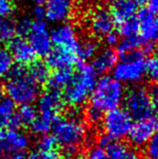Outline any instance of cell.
I'll return each instance as SVG.
<instances>
[{
    "label": "cell",
    "instance_id": "cell-1",
    "mask_svg": "<svg viewBox=\"0 0 158 159\" xmlns=\"http://www.w3.org/2000/svg\"><path fill=\"white\" fill-rule=\"evenodd\" d=\"M52 137L56 145L69 155L76 154L88 138V128L78 114L60 117L52 125Z\"/></svg>",
    "mask_w": 158,
    "mask_h": 159
},
{
    "label": "cell",
    "instance_id": "cell-2",
    "mask_svg": "<svg viewBox=\"0 0 158 159\" xmlns=\"http://www.w3.org/2000/svg\"><path fill=\"white\" fill-rule=\"evenodd\" d=\"M3 89L7 98L20 106L32 104L37 101L40 95V85L32 79L24 66L12 69Z\"/></svg>",
    "mask_w": 158,
    "mask_h": 159
},
{
    "label": "cell",
    "instance_id": "cell-3",
    "mask_svg": "<svg viewBox=\"0 0 158 159\" xmlns=\"http://www.w3.org/2000/svg\"><path fill=\"white\" fill-rule=\"evenodd\" d=\"M97 73L92 66L80 62L78 65L77 73L65 88L63 95L64 101L70 107L78 108L88 101L97 83Z\"/></svg>",
    "mask_w": 158,
    "mask_h": 159
},
{
    "label": "cell",
    "instance_id": "cell-4",
    "mask_svg": "<svg viewBox=\"0 0 158 159\" xmlns=\"http://www.w3.org/2000/svg\"><path fill=\"white\" fill-rule=\"evenodd\" d=\"M125 98L123 85L113 77L100 78L90 97V105L101 113H107L119 108Z\"/></svg>",
    "mask_w": 158,
    "mask_h": 159
},
{
    "label": "cell",
    "instance_id": "cell-5",
    "mask_svg": "<svg viewBox=\"0 0 158 159\" xmlns=\"http://www.w3.org/2000/svg\"><path fill=\"white\" fill-rule=\"evenodd\" d=\"M146 60L140 52H134L123 56L113 69V78L126 85H135L145 76Z\"/></svg>",
    "mask_w": 158,
    "mask_h": 159
},
{
    "label": "cell",
    "instance_id": "cell-6",
    "mask_svg": "<svg viewBox=\"0 0 158 159\" xmlns=\"http://www.w3.org/2000/svg\"><path fill=\"white\" fill-rule=\"evenodd\" d=\"M103 140L106 142H119L128 137L133 125V118L125 109L117 108L107 112L102 119Z\"/></svg>",
    "mask_w": 158,
    "mask_h": 159
},
{
    "label": "cell",
    "instance_id": "cell-7",
    "mask_svg": "<svg viewBox=\"0 0 158 159\" xmlns=\"http://www.w3.org/2000/svg\"><path fill=\"white\" fill-rule=\"evenodd\" d=\"M124 103L128 114L136 120L150 116L154 111L150 92L143 87H134L131 89L125 94Z\"/></svg>",
    "mask_w": 158,
    "mask_h": 159
},
{
    "label": "cell",
    "instance_id": "cell-8",
    "mask_svg": "<svg viewBox=\"0 0 158 159\" xmlns=\"http://www.w3.org/2000/svg\"><path fill=\"white\" fill-rule=\"evenodd\" d=\"M24 39L29 43L36 57H47L52 49L51 29L44 20L31 19Z\"/></svg>",
    "mask_w": 158,
    "mask_h": 159
},
{
    "label": "cell",
    "instance_id": "cell-9",
    "mask_svg": "<svg viewBox=\"0 0 158 159\" xmlns=\"http://www.w3.org/2000/svg\"><path fill=\"white\" fill-rule=\"evenodd\" d=\"M65 101L60 92L48 90L40 94L37 99V113L38 117L47 122L53 123L60 118L61 112L63 111Z\"/></svg>",
    "mask_w": 158,
    "mask_h": 159
},
{
    "label": "cell",
    "instance_id": "cell-10",
    "mask_svg": "<svg viewBox=\"0 0 158 159\" xmlns=\"http://www.w3.org/2000/svg\"><path fill=\"white\" fill-rule=\"evenodd\" d=\"M158 132V117L150 115L136 120L129 132L130 143L135 147H142Z\"/></svg>",
    "mask_w": 158,
    "mask_h": 159
},
{
    "label": "cell",
    "instance_id": "cell-11",
    "mask_svg": "<svg viewBox=\"0 0 158 159\" xmlns=\"http://www.w3.org/2000/svg\"><path fill=\"white\" fill-rule=\"evenodd\" d=\"M30 146V138L18 129L0 130V154L13 155L23 153Z\"/></svg>",
    "mask_w": 158,
    "mask_h": 159
},
{
    "label": "cell",
    "instance_id": "cell-12",
    "mask_svg": "<svg viewBox=\"0 0 158 159\" xmlns=\"http://www.w3.org/2000/svg\"><path fill=\"white\" fill-rule=\"evenodd\" d=\"M52 43L55 48L68 49L78 54L81 40L79 39L77 29L70 23L57 24L51 30Z\"/></svg>",
    "mask_w": 158,
    "mask_h": 159
},
{
    "label": "cell",
    "instance_id": "cell-13",
    "mask_svg": "<svg viewBox=\"0 0 158 159\" xmlns=\"http://www.w3.org/2000/svg\"><path fill=\"white\" fill-rule=\"evenodd\" d=\"M88 25L91 33L95 37L105 39L108 34L114 32L116 24L111 11L108 8L98 7L90 14Z\"/></svg>",
    "mask_w": 158,
    "mask_h": 159
},
{
    "label": "cell",
    "instance_id": "cell-14",
    "mask_svg": "<svg viewBox=\"0 0 158 159\" xmlns=\"http://www.w3.org/2000/svg\"><path fill=\"white\" fill-rule=\"evenodd\" d=\"M44 4V18L57 25L65 23L73 16L76 0H47Z\"/></svg>",
    "mask_w": 158,
    "mask_h": 159
},
{
    "label": "cell",
    "instance_id": "cell-15",
    "mask_svg": "<svg viewBox=\"0 0 158 159\" xmlns=\"http://www.w3.org/2000/svg\"><path fill=\"white\" fill-rule=\"evenodd\" d=\"M138 34L146 43H158V16L148 9H142L137 13Z\"/></svg>",
    "mask_w": 158,
    "mask_h": 159
},
{
    "label": "cell",
    "instance_id": "cell-16",
    "mask_svg": "<svg viewBox=\"0 0 158 159\" xmlns=\"http://www.w3.org/2000/svg\"><path fill=\"white\" fill-rule=\"evenodd\" d=\"M9 52L13 61H16L19 66H25L34 62L36 54L29 43L23 37H14L9 43Z\"/></svg>",
    "mask_w": 158,
    "mask_h": 159
},
{
    "label": "cell",
    "instance_id": "cell-17",
    "mask_svg": "<svg viewBox=\"0 0 158 159\" xmlns=\"http://www.w3.org/2000/svg\"><path fill=\"white\" fill-rule=\"evenodd\" d=\"M79 57L76 52H73L64 48H52L47 56V62L48 68L55 70L72 69L78 62Z\"/></svg>",
    "mask_w": 158,
    "mask_h": 159
},
{
    "label": "cell",
    "instance_id": "cell-18",
    "mask_svg": "<svg viewBox=\"0 0 158 159\" xmlns=\"http://www.w3.org/2000/svg\"><path fill=\"white\" fill-rule=\"evenodd\" d=\"M137 7L132 0H113L110 11L116 25L135 19L138 13Z\"/></svg>",
    "mask_w": 158,
    "mask_h": 159
},
{
    "label": "cell",
    "instance_id": "cell-19",
    "mask_svg": "<svg viewBox=\"0 0 158 159\" xmlns=\"http://www.w3.org/2000/svg\"><path fill=\"white\" fill-rule=\"evenodd\" d=\"M92 60L93 61L91 66L95 72L97 74H106L110 70H113L118 61V54L111 48H105L98 51Z\"/></svg>",
    "mask_w": 158,
    "mask_h": 159
},
{
    "label": "cell",
    "instance_id": "cell-20",
    "mask_svg": "<svg viewBox=\"0 0 158 159\" xmlns=\"http://www.w3.org/2000/svg\"><path fill=\"white\" fill-rule=\"evenodd\" d=\"M105 147L108 159H143L134 147L122 142H108Z\"/></svg>",
    "mask_w": 158,
    "mask_h": 159
},
{
    "label": "cell",
    "instance_id": "cell-21",
    "mask_svg": "<svg viewBox=\"0 0 158 159\" xmlns=\"http://www.w3.org/2000/svg\"><path fill=\"white\" fill-rule=\"evenodd\" d=\"M14 103L8 98H0V130L3 128L18 129Z\"/></svg>",
    "mask_w": 158,
    "mask_h": 159
},
{
    "label": "cell",
    "instance_id": "cell-22",
    "mask_svg": "<svg viewBox=\"0 0 158 159\" xmlns=\"http://www.w3.org/2000/svg\"><path fill=\"white\" fill-rule=\"evenodd\" d=\"M74 76V73L72 69H65V70H55L52 75H49L47 80V85L49 90L57 91L64 89L69 85Z\"/></svg>",
    "mask_w": 158,
    "mask_h": 159
},
{
    "label": "cell",
    "instance_id": "cell-23",
    "mask_svg": "<svg viewBox=\"0 0 158 159\" xmlns=\"http://www.w3.org/2000/svg\"><path fill=\"white\" fill-rule=\"evenodd\" d=\"M37 115H38L37 109L32 104L21 105L16 111V119H17L19 126H22V125L30 126L37 118Z\"/></svg>",
    "mask_w": 158,
    "mask_h": 159
},
{
    "label": "cell",
    "instance_id": "cell-24",
    "mask_svg": "<svg viewBox=\"0 0 158 159\" xmlns=\"http://www.w3.org/2000/svg\"><path fill=\"white\" fill-rule=\"evenodd\" d=\"M145 43L143 39L139 36V34H137L135 36L127 37V39H123L120 43H118V52L121 56H126L131 52H137L139 48L144 47Z\"/></svg>",
    "mask_w": 158,
    "mask_h": 159
},
{
    "label": "cell",
    "instance_id": "cell-25",
    "mask_svg": "<svg viewBox=\"0 0 158 159\" xmlns=\"http://www.w3.org/2000/svg\"><path fill=\"white\" fill-rule=\"evenodd\" d=\"M16 33L15 23L8 17H0V47L9 43Z\"/></svg>",
    "mask_w": 158,
    "mask_h": 159
},
{
    "label": "cell",
    "instance_id": "cell-26",
    "mask_svg": "<svg viewBox=\"0 0 158 159\" xmlns=\"http://www.w3.org/2000/svg\"><path fill=\"white\" fill-rule=\"evenodd\" d=\"M30 76L35 82L40 84L47 82L49 77V68L43 61H34L31 64L30 69L28 70Z\"/></svg>",
    "mask_w": 158,
    "mask_h": 159
},
{
    "label": "cell",
    "instance_id": "cell-27",
    "mask_svg": "<svg viewBox=\"0 0 158 159\" xmlns=\"http://www.w3.org/2000/svg\"><path fill=\"white\" fill-rule=\"evenodd\" d=\"M98 44L93 39H86L81 41L80 47L78 49V57L82 60H91L93 58L96 53L98 52Z\"/></svg>",
    "mask_w": 158,
    "mask_h": 159
},
{
    "label": "cell",
    "instance_id": "cell-28",
    "mask_svg": "<svg viewBox=\"0 0 158 159\" xmlns=\"http://www.w3.org/2000/svg\"><path fill=\"white\" fill-rule=\"evenodd\" d=\"M13 69V60L7 48L0 47V79L7 77Z\"/></svg>",
    "mask_w": 158,
    "mask_h": 159
},
{
    "label": "cell",
    "instance_id": "cell-29",
    "mask_svg": "<svg viewBox=\"0 0 158 159\" xmlns=\"http://www.w3.org/2000/svg\"><path fill=\"white\" fill-rule=\"evenodd\" d=\"M145 76L149 81L158 85V53H153L146 60Z\"/></svg>",
    "mask_w": 158,
    "mask_h": 159
},
{
    "label": "cell",
    "instance_id": "cell-30",
    "mask_svg": "<svg viewBox=\"0 0 158 159\" xmlns=\"http://www.w3.org/2000/svg\"><path fill=\"white\" fill-rule=\"evenodd\" d=\"M118 26V35H121L123 39L127 37L135 36L138 34V22H137V17L130 21L124 22L122 24H119Z\"/></svg>",
    "mask_w": 158,
    "mask_h": 159
},
{
    "label": "cell",
    "instance_id": "cell-31",
    "mask_svg": "<svg viewBox=\"0 0 158 159\" xmlns=\"http://www.w3.org/2000/svg\"><path fill=\"white\" fill-rule=\"evenodd\" d=\"M29 128L34 135L44 136V135H47V133L52 130V124L47 122V121L43 120V119L39 118L38 115H37V118L34 120V122L30 125Z\"/></svg>",
    "mask_w": 158,
    "mask_h": 159
},
{
    "label": "cell",
    "instance_id": "cell-32",
    "mask_svg": "<svg viewBox=\"0 0 158 159\" xmlns=\"http://www.w3.org/2000/svg\"><path fill=\"white\" fill-rule=\"evenodd\" d=\"M145 154L148 159H158V132L145 145Z\"/></svg>",
    "mask_w": 158,
    "mask_h": 159
},
{
    "label": "cell",
    "instance_id": "cell-33",
    "mask_svg": "<svg viewBox=\"0 0 158 159\" xmlns=\"http://www.w3.org/2000/svg\"><path fill=\"white\" fill-rule=\"evenodd\" d=\"M56 146V143L55 138L52 135H44V136H41V138L39 139L37 148L45 152H55Z\"/></svg>",
    "mask_w": 158,
    "mask_h": 159
},
{
    "label": "cell",
    "instance_id": "cell-34",
    "mask_svg": "<svg viewBox=\"0 0 158 159\" xmlns=\"http://www.w3.org/2000/svg\"><path fill=\"white\" fill-rule=\"evenodd\" d=\"M82 159H108L106 150L101 145L91 147Z\"/></svg>",
    "mask_w": 158,
    "mask_h": 159
},
{
    "label": "cell",
    "instance_id": "cell-35",
    "mask_svg": "<svg viewBox=\"0 0 158 159\" xmlns=\"http://www.w3.org/2000/svg\"><path fill=\"white\" fill-rule=\"evenodd\" d=\"M103 113L96 110L95 108L89 106L86 110V119L88 120V122L91 124H98L103 119Z\"/></svg>",
    "mask_w": 158,
    "mask_h": 159
},
{
    "label": "cell",
    "instance_id": "cell-36",
    "mask_svg": "<svg viewBox=\"0 0 158 159\" xmlns=\"http://www.w3.org/2000/svg\"><path fill=\"white\" fill-rule=\"evenodd\" d=\"M13 0H0V17H8L14 11Z\"/></svg>",
    "mask_w": 158,
    "mask_h": 159
},
{
    "label": "cell",
    "instance_id": "cell-37",
    "mask_svg": "<svg viewBox=\"0 0 158 159\" xmlns=\"http://www.w3.org/2000/svg\"><path fill=\"white\" fill-rule=\"evenodd\" d=\"M55 154L56 152H45L37 148L29 153L27 159H51Z\"/></svg>",
    "mask_w": 158,
    "mask_h": 159
},
{
    "label": "cell",
    "instance_id": "cell-38",
    "mask_svg": "<svg viewBox=\"0 0 158 159\" xmlns=\"http://www.w3.org/2000/svg\"><path fill=\"white\" fill-rule=\"evenodd\" d=\"M32 15L35 20H43L45 16L43 5H35L32 10Z\"/></svg>",
    "mask_w": 158,
    "mask_h": 159
},
{
    "label": "cell",
    "instance_id": "cell-39",
    "mask_svg": "<svg viewBox=\"0 0 158 159\" xmlns=\"http://www.w3.org/2000/svg\"><path fill=\"white\" fill-rule=\"evenodd\" d=\"M104 39H105V43L109 48L117 45L119 43V35L116 34L115 32H112L110 34H108Z\"/></svg>",
    "mask_w": 158,
    "mask_h": 159
},
{
    "label": "cell",
    "instance_id": "cell-40",
    "mask_svg": "<svg viewBox=\"0 0 158 159\" xmlns=\"http://www.w3.org/2000/svg\"><path fill=\"white\" fill-rule=\"evenodd\" d=\"M151 98H152V103H153V108L154 110L158 113V85H156L151 91Z\"/></svg>",
    "mask_w": 158,
    "mask_h": 159
},
{
    "label": "cell",
    "instance_id": "cell-41",
    "mask_svg": "<svg viewBox=\"0 0 158 159\" xmlns=\"http://www.w3.org/2000/svg\"><path fill=\"white\" fill-rule=\"evenodd\" d=\"M147 5H148L147 9L150 12H152L153 14L158 16V0H148Z\"/></svg>",
    "mask_w": 158,
    "mask_h": 159
},
{
    "label": "cell",
    "instance_id": "cell-42",
    "mask_svg": "<svg viewBox=\"0 0 158 159\" xmlns=\"http://www.w3.org/2000/svg\"><path fill=\"white\" fill-rule=\"evenodd\" d=\"M10 159H27V156L24 153H15L10 156Z\"/></svg>",
    "mask_w": 158,
    "mask_h": 159
},
{
    "label": "cell",
    "instance_id": "cell-43",
    "mask_svg": "<svg viewBox=\"0 0 158 159\" xmlns=\"http://www.w3.org/2000/svg\"><path fill=\"white\" fill-rule=\"evenodd\" d=\"M26 1H29L33 4H35V5H43L47 0H26Z\"/></svg>",
    "mask_w": 158,
    "mask_h": 159
},
{
    "label": "cell",
    "instance_id": "cell-44",
    "mask_svg": "<svg viewBox=\"0 0 158 159\" xmlns=\"http://www.w3.org/2000/svg\"><path fill=\"white\" fill-rule=\"evenodd\" d=\"M132 1L138 6V5H144V4H146L148 2V0H132Z\"/></svg>",
    "mask_w": 158,
    "mask_h": 159
},
{
    "label": "cell",
    "instance_id": "cell-45",
    "mask_svg": "<svg viewBox=\"0 0 158 159\" xmlns=\"http://www.w3.org/2000/svg\"><path fill=\"white\" fill-rule=\"evenodd\" d=\"M51 159H70V158L69 156H65V155H57V154L56 153Z\"/></svg>",
    "mask_w": 158,
    "mask_h": 159
},
{
    "label": "cell",
    "instance_id": "cell-46",
    "mask_svg": "<svg viewBox=\"0 0 158 159\" xmlns=\"http://www.w3.org/2000/svg\"><path fill=\"white\" fill-rule=\"evenodd\" d=\"M3 91H4V89H3V86L0 84V98H1V95L3 94Z\"/></svg>",
    "mask_w": 158,
    "mask_h": 159
}]
</instances>
